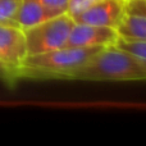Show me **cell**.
<instances>
[{"mask_svg":"<svg viewBox=\"0 0 146 146\" xmlns=\"http://www.w3.org/2000/svg\"><path fill=\"white\" fill-rule=\"evenodd\" d=\"M50 19L40 0H21L17 14V26L26 31L38 23Z\"/></svg>","mask_w":146,"mask_h":146,"instance_id":"52a82bcc","label":"cell"},{"mask_svg":"<svg viewBox=\"0 0 146 146\" xmlns=\"http://www.w3.org/2000/svg\"><path fill=\"white\" fill-rule=\"evenodd\" d=\"M126 13V0H98L72 19L77 23L105 26L117 30Z\"/></svg>","mask_w":146,"mask_h":146,"instance_id":"5b68a950","label":"cell"},{"mask_svg":"<svg viewBox=\"0 0 146 146\" xmlns=\"http://www.w3.org/2000/svg\"><path fill=\"white\" fill-rule=\"evenodd\" d=\"M69 80L83 81H145L146 59L110 45L96 53Z\"/></svg>","mask_w":146,"mask_h":146,"instance_id":"6da1fadb","label":"cell"},{"mask_svg":"<svg viewBox=\"0 0 146 146\" xmlns=\"http://www.w3.org/2000/svg\"><path fill=\"white\" fill-rule=\"evenodd\" d=\"M104 48L63 46L42 54L27 55L18 69V78H68Z\"/></svg>","mask_w":146,"mask_h":146,"instance_id":"7a4b0ae2","label":"cell"},{"mask_svg":"<svg viewBox=\"0 0 146 146\" xmlns=\"http://www.w3.org/2000/svg\"><path fill=\"white\" fill-rule=\"evenodd\" d=\"M27 56L25 31L18 26L0 25V63L15 73Z\"/></svg>","mask_w":146,"mask_h":146,"instance_id":"277c9868","label":"cell"},{"mask_svg":"<svg viewBox=\"0 0 146 146\" xmlns=\"http://www.w3.org/2000/svg\"><path fill=\"white\" fill-rule=\"evenodd\" d=\"M127 12L146 15V0H129V1H127Z\"/></svg>","mask_w":146,"mask_h":146,"instance_id":"4fadbf2b","label":"cell"},{"mask_svg":"<svg viewBox=\"0 0 146 146\" xmlns=\"http://www.w3.org/2000/svg\"><path fill=\"white\" fill-rule=\"evenodd\" d=\"M0 80L4 81V82H7L8 85H13V83L18 80V77L15 76L14 72H12L3 63H0Z\"/></svg>","mask_w":146,"mask_h":146,"instance_id":"5bb4252c","label":"cell"},{"mask_svg":"<svg viewBox=\"0 0 146 146\" xmlns=\"http://www.w3.org/2000/svg\"><path fill=\"white\" fill-rule=\"evenodd\" d=\"M21 0H0V25L17 26Z\"/></svg>","mask_w":146,"mask_h":146,"instance_id":"9c48e42d","label":"cell"},{"mask_svg":"<svg viewBox=\"0 0 146 146\" xmlns=\"http://www.w3.org/2000/svg\"><path fill=\"white\" fill-rule=\"evenodd\" d=\"M73 23L72 17L62 14L26 30L27 55L48 53L66 46Z\"/></svg>","mask_w":146,"mask_h":146,"instance_id":"3957f363","label":"cell"},{"mask_svg":"<svg viewBox=\"0 0 146 146\" xmlns=\"http://www.w3.org/2000/svg\"><path fill=\"white\" fill-rule=\"evenodd\" d=\"M114 45L126 51H129V53L135 54L140 58L146 59V42H144V41H128L118 37V40Z\"/></svg>","mask_w":146,"mask_h":146,"instance_id":"30bf717a","label":"cell"},{"mask_svg":"<svg viewBox=\"0 0 146 146\" xmlns=\"http://www.w3.org/2000/svg\"><path fill=\"white\" fill-rule=\"evenodd\" d=\"M50 18L67 14L69 0H40Z\"/></svg>","mask_w":146,"mask_h":146,"instance_id":"8fae6325","label":"cell"},{"mask_svg":"<svg viewBox=\"0 0 146 146\" xmlns=\"http://www.w3.org/2000/svg\"><path fill=\"white\" fill-rule=\"evenodd\" d=\"M95 1H98V0H69L67 14L72 18L76 17V15L80 14L81 12H83L86 8L92 5Z\"/></svg>","mask_w":146,"mask_h":146,"instance_id":"7c38bea8","label":"cell"},{"mask_svg":"<svg viewBox=\"0 0 146 146\" xmlns=\"http://www.w3.org/2000/svg\"><path fill=\"white\" fill-rule=\"evenodd\" d=\"M118 37L119 36L115 28L74 22L69 32L66 46L106 48V46L114 45Z\"/></svg>","mask_w":146,"mask_h":146,"instance_id":"8992f818","label":"cell"},{"mask_svg":"<svg viewBox=\"0 0 146 146\" xmlns=\"http://www.w3.org/2000/svg\"><path fill=\"white\" fill-rule=\"evenodd\" d=\"M117 32L124 40L146 42V15L127 12L117 27Z\"/></svg>","mask_w":146,"mask_h":146,"instance_id":"ba28073f","label":"cell"},{"mask_svg":"<svg viewBox=\"0 0 146 146\" xmlns=\"http://www.w3.org/2000/svg\"><path fill=\"white\" fill-rule=\"evenodd\" d=\"M126 1H129V0H126Z\"/></svg>","mask_w":146,"mask_h":146,"instance_id":"9a60e30c","label":"cell"}]
</instances>
